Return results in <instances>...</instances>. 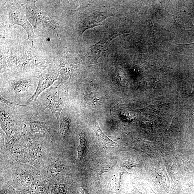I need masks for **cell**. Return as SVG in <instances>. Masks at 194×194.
I'll list each match as a JSON object with an SVG mask.
<instances>
[{"instance_id":"cell-1","label":"cell","mask_w":194,"mask_h":194,"mask_svg":"<svg viewBox=\"0 0 194 194\" xmlns=\"http://www.w3.org/2000/svg\"><path fill=\"white\" fill-rule=\"evenodd\" d=\"M32 79L19 78L1 82V95L14 103L21 105L26 101L27 103L34 95L37 87L36 82Z\"/></svg>"},{"instance_id":"cell-2","label":"cell","mask_w":194,"mask_h":194,"mask_svg":"<svg viewBox=\"0 0 194 194\" xmlns=\"http://www.w3.org/2000/svg\"><path fill=\"white\" fill-rule=\"evenodd\" d=\"M34 102L44 110L50 109L53 115L58 121L66 104V100L61 85L58 84L56 86L51 87L44 91Z\"/></svg>"},{"instance_id":"cell-3","label":"cell","mask_w":194,"mask_h":194,"mask_svg":"<svg viewBox=\"0 0 194 194\" xmlns=\"http://www.w3.org/2000/svg\"><path fill=\"white\" fill-rule=\"evenodd\" d=\"M19 105H11L1 103V127L8 135H11L16 131L17 122L22 121L20 116Z\"/></svg>"},{"instance_id":"cell-4","label":"cell","mask_w":194,"mask_h":194,"mask_svg":"<svg viewBox=\"0 0 194 194\" xmlns=\"http://www.w3.org/2000/svg\"><path fill=\"white\" fill-rule=\"evenodd\" d=\"M8 10L10 15V27L15 24H18L23 28L28 34V39H32L36 37L33 32L32 27L27 19L23 13L20 12L17 6L10 3L8 6Z\"/></svg>"},{"instance_id":"cell-5","label":"cell","mask_w":194,"mask_h":194,"mask_svg":"<svg viewBox=\"0 0 194 194\" xmlns=\"http://www.w3.org/2000/svg\"><path fill=\"white\" fill-rule=\"evenodd\" d=\"M51 73H52L50 72H47L45 74H41L39 75V82L36 91L34 95L28 100L26 104L36 101L41 93L52 85L57 80V75Z\"/></svg>"},{"instance_id":"cell-6","label":"cell","mask_w":194,"mask_h":194,"mask_svg":"<svg viewBox=\"0 0 194 194\" xmlns=\"http://www.w3.org/2000/svg\"><path fill=\"white\" fill-rule=\"evenodd\" d=\"M35 2L28 1L23 4H17L16 5L22 13H25L30 18L32 19L34 23L36 24L38 21L45 17V13L40 11L35 6Z\"/></svg>"},{"instance_id":"cell-7","label":"cell","mask_w":194,"mask_h":194,"mask_svg":"<svg viewBox=\"0 0 194 194\" xmlns=\"http://www.w3.org/2000/svg\"><path fill=\"white\" fill-rule=\"evenodd\" d=\"M109 16H111V15L106 13L93 10L90 11L88 16H86L84 19L83 32L88 29L101 25L102 22Z\"/></svg>"},{"instance_id":"cell-8","label":"cell","mask_w":194,"mask_h":194,"mask_svg":"<svg viewBox=\"0 0 194 194\" xmlns=\"http://www.w3.org/2000/svg\"><path fill=\"white\" fill-rule=\"evenodd\" d=\"M97 136L100 146L103 148H115L118 147L117 143L107 136L102 131L99 127V123L97 122L91 127Z\"/></svg>"},{"instance_id":"cell-9","label":"cell","mask_w":194,"mask_h":194,"mask_svg":"<svg viewBox=\"0 0 194 194\" xmlns=\"http://www.w3.org/2000/svg\"><path fill=\"white\" fill-rule=\"evenodd\" d=\"M108 45L98 42L90 47V56L97 62L100 57H106L108 50Z\"/></svg>"},{"instance_id":"cell-10","label":"cell","mask_w":194,"mask_h":194,"mask_svg":"<svg viewBox=\"0 0 194 194\" xmlns=\"http://www.w3.org/2000/svg\"><path fill=\"white\" fill-rule=\"evenodd\" d=\"M59 120L60 122L59 132L62 136L67 134L71 126V120L68 116L63 117L60 115Z\"/></svg>"},{"instance_id":"cell-11","label":"cell","mask_w":194,"mask_h":194,"mask_svg":"<svg viewBox=\"0 0 194 194\" xmlns=\"http://www.w3.org/2000/svg\"><path fill=\"white\" fill-rule=\"evenodd\" d=\"M80 143L77 148L78 158L80 160L82 159L86 152L87 148V142L84 134H80Z\"/></svg>"},{"instance_id":"cell-12","label":"cell","mask_w":194,"mask_h":194,"mask_svg":"<svg viewBox=\"0 0 194 194\" xmlns=\"http://www.w3.org/2000/svg\"><path fill=\"white\" fill-rule=\"evenodd\" d=\"M105 165H104V166H98L97 168L96 169H95V175H96L97 177H99V178H100V176L102 175V174L107 172L109 170H110L112 166H106Z\"/></svg>"},{"instance_id":"cell-13","label":"cell","mask_w":194,"mask_h":194,"mask_svg":"<svg viewBox=\"0 0 194 194\" xmlns=\"http://www.w3.org/2000/svg\"><path fill=\"white\" fill-rule=\"evenodd\" d=\"M79 194H89L88 192L85 189L82 188L79 189Z\"/></svg>"},{"instance_id":"cell-14","label":"cell","mask_w":194,"mask_h":194,"mask_svg":"<svg viewBox=\"0 0 194 194\" xmlns=\"http://www.w3.org/2000/svg\"><path fill=\"white\" fill-rule=\"evenodd\" d=\"M2 194H11V193L10 192H8L6 191L5 192H4V193Z\"/></svg>"},{"instance_id":"cell-15","label":"cell","mask_w":194,"mask_h":194,"mask_svg":"<svg viewBox=\"0 0 194 194\" xmlns=\"http://www.w3.org/2000/svg\"><path fill=\"white\" fill-rule=\"evenodd\" d=\"M193 114L194 116V112H193Z\"/></svg>"}]
</instances>
